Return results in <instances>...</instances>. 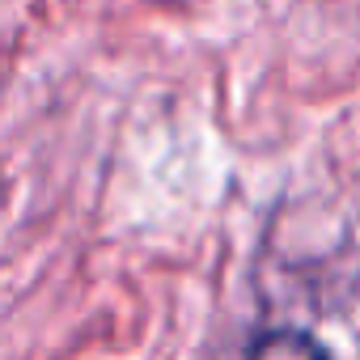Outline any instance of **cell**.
I'll return each mask as SVG.
<instances>
[{"label":"cell","instance_id":"6da1fadb","mask_svg":"<svg viewBox=\"0 0 360 360\" xmlns=\"http://www.w3.org/2000/svg\"><path fill=\"white\" fill-rule=\"evenodd\" d=\"M242 360H330L326 347L309 335V330H297V326H276V330H263L246 343Z\"/></svg>","mask_w":360,"mask_h":360}]
</instances>
